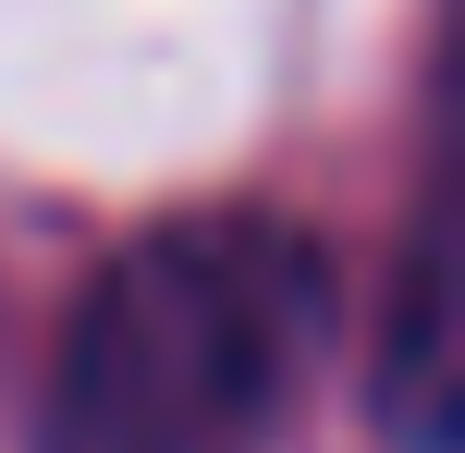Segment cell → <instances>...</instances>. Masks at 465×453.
Segmentation results:
<instances>
[{
	"label": "cell",
	"instance_id": "obj_2",
	"mask_svg": "<svg viewBox=\"0 0 465 453\" xmlns=\"http://www.w3.org/2000/svg\"><path fill=\"white\" fill-rule=\"evenodd\" d=\"M441 307H453V294H441V245H429V258H417V282H404V429H417V441H441Z\"/></svg>",
	"mask_w": 465,
	"mask_h": 453
},
{
	"label": "cell",
	"instance_id": "obj_1",
	"mask_svg": "<svg viewBox=\"0 0 465 453\" xmlns=\"http://www.w3.org/2000/svg\"><path fill=\"white\" fill-rule=\"evenodd\" d=\"M331 356V258L294 221H172L123 245L62 343L49 453H270Z\"/></svg>",
	"mask_w": 465,
	"mask_h": 453
}]
</instances>
